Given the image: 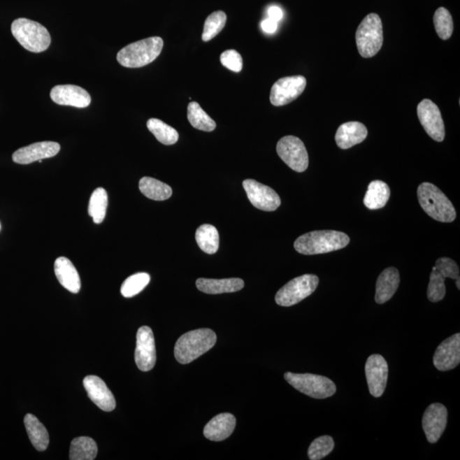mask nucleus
Wrapping results in <instances>:
<instances>
[{"label":"nucleus","instance_id":"f257e3e1","mask_svg":"<svg viewBox=\"0 0 460 460\" xmlns=\"http://www.w3.org/2000/svg\"><path fill=\"white\" fill-rule=\"evenodd\" d=\"M350 241V237L344 232L318 230L299 237L295 240L294 248L303 255L324 254L346 247Z\"/></svg>","mask_w":460,"mask_h":460},{"label":"nucleus","instance_id":"f03ea898","mask_svg":"<svg viewBox=\"0 0 460 460\" xmlns=\"http://www.w3.org/2000/svg\"><path fill=\"white\" fill-rule=\"evenodd\" d=\"M216 342L217 335L213 330L201 329L190 331L178 338L175 345V358L179 364H189L209 352Z\"/></svg>","mask_w":460,"mask_h":460},{"label":"nucleus","instance_id":"7ed1b4c3","mask_svg":"<svg viewBox=\"0 0 460 460\" xmlns=\"http://www.w3.org/2000/svg\"><path fill=\"white\" fill-rule=\"evenodd\" d=\"M421 208L429 216L442 223H452L456 218L453 204L443 191L431 182H422L417 190Z\"/></svg>","mask_w":460,"mask_h":460},{"label":"nucleus","instance_id":"20e7f679","mask_svg":"<svg viewBox=\"0 0 460 460\" xmlns=\"http://www.w3.org/2000/svg\"><path fill=\"white\" fill-rule=\"evenodd\" d=\"M163 46L161 37L144 38L120 50L117 54V61L123 67L142 68L153 62L161 55Z\"/></svg>","mask_w":460,"mask_h":460},{"label":"nucleus","instance_id":"39448f33","mask_svg":"<svg viewBox=\"0 0 460 460\" xmlns=\"http://www.w3.org/2000/svg\"><path fill=\"white\" fill-rule=\"evenodd\" d=\"M11 33L23 48L41 53L49 48L52 38L45 27L37 22L18 18L11 25Z\"/></svg>","mask_w":460,"mask_h":460},{"label":"nucleus","instance_id":"423d86ee","mask_svg":"<svg viewBox=\"0 0 460 460\" xmlns=\"http://www.w3.org/2000/svg\"><path fill=\"white\" fill-rule=\"evenodd\" d=\"M356 41L361 56L370 58L379 53L383 45V25L379 15L371 13L359 25Z\"/></svg>","mask_w":460,"mask_h":460},{"label":"nucleus","instance_id":"0eeeda50","mask_svg":"<svg viewBox=\"0 0 460 460\" xmlns=\"http://www.w3.org/2000/svg\"><path fill=\"white\" fill-rule=\"evenodd\" d=\"M284 378L292 387L312 398H329L337 391L334 382L317 374L286 373Z\"/></svg>","mask_w":460,"mask_h":460},{"label":"nucleus","instance_id":"6e6552de","mask_svg":"<svg viewBox=\"0 0 460 460\" xmlns=\"http://www.w3.org/2000/svg\"><path fill=\"white\" fill-rule=\"evenodd\" d=\"M319 278L315 275H303L290 280L280 288L275 295V302L280 306L297 305L317 290Z\"/></svg>","mask_w":460,"mask_h":460},{"label":"nucleus","instance_id":"1a4fd4ad","mask_svg":"<svg viewBox=\"0 0 460 460\" xmlns=\"http://www.w3.org/2000/svg\"><path fill=\"white\" fill-rule=\"evenodd\" d=\"M276 151L279 157L297 173H303L309 166V155L306 148L297 136H284L278 142Z\"/></svg>","mask_w":460,"mask_h":460},{"label":"nucleus","instance_id":"9d476101","mask_svg":"<svg viewBox=\"0 0 460 460\" xmlns=\"http://www.w3.org/2000/svg\"><path fill=\"white\" fill-rule=\"evenodd\" d=\"M307 81L301 76L284 77L271 88V103L275 107L284 106L297 99L305 91Z\"/></svg>","mask_w":460,"mask_h":460},{"label":"nucleus","instance_id":"9b49d317","mask_svg":"<svg viewBox=\"0 0 460 460\" xmlns=\"http://www.w3.org/2000/svg\"><path fill=\"white\" fill-rule=\"evenodd\" d=\"M417 113L424 131L436 142H443L445 138V127L440 109L430 99H424L418 105Z\"/></svg>","mask_w":460,"mask_h":460},{"label":"nucleus","instance_id":"f8f14e48","mask_svg":"<svg viewBox=\"0 0 460 460\" xmlns=\"http://www.w3.org/2000/svg\"><path fill=\"white\" fill-rule=\"evenodd\" d=\"M243 187L249 201L257 209L265 212H274L282 204L278 194L271 187L262 185L253 179L245 180Z\"/></svg>","mask_w":460,"mask_h":460},{"label":"nucleus","instance_id":"ddd939ff","mask_svg":"<svg viewBox=\"0 0 460 460\" xmlns=\"http://www.w3.org/2000/svg\"><path fill=\"white\" fill-rule=\"evenodd\" d=\"M135 361L143 372L150 371L156 364V349L153 331L150 326L140 327L136 333Z\"/></svg>","mask_w":460,"mask_h":460},{"label":"nucleus","instance_id":"4468645a","mask_svg":"<svg viewBox=\"0 0 460 460\" xmlns=\"http://www.w3.org/2000/svg\"><path fill=\"white\" fill-rule=\"evenodd\" d=\"M365 373L370 394L374 397H380L387 385V361L380 354H372L366 362Z\"/></svg>","mask_w":460,"mask_h":460},{"label":"nucleus","instance_id":"2eb2a0df","mask_svg":"<svg viewBox=\"0 0 460 460\" xmlns=\"http://www.w3.org/2000/svg\"><path fill=\"white\" fill-rule=\"evenodd\" d=\"M447 424V409L440 403L430 405L424 413L422 426L428 442H438Z\"/></svg>","mask_w":460,"mask_h":460},{"label":"nucleus","instance_id":"dca6fc26","mask_svg":"<svg viewBox=\"0 0 460 460\" xmlns=\"http://www.w3.org/2000/svg\"><path fill=\"white\" fill-rule=\"evenodd\" d=\"M50 99L58 105L79 108H87L92 102L89 93L75 85H56L50 91Z\"/></svg>","mask_w":460,"mask_h":460},{"label":"nucleus","instance_id":"f3484780","mask_svg":"<svg viewBox=\"0 0 460 460\" xmlns=\"http://www.w3.org/2000/svg\"><path fill=\"white\" fill-rule=\"evenodd\" d=\"M459 362L460 334L456 333L445 339L436 349L433 364L439 371L447 372L455 368Z\"/></svg>","mask_w":460,"mask_h":460},{"label":"nucleus","instance_id":"a211bd4d","mask_svg":"<svg viewBox=\"0 0 460 460\" xmlns=\"http://www.w3.org/2000/svg\"><path fill=\"white\" fill-rule=\"evenodd\" d=\"M60 150V144L56 142L33 143L15 151L13 159L15 163L29 165L35 161L54 157L59 153Z\"/></svg>","mask_w":460,"mask_h":460},{"label":"nucleus","instance_id":"6ab92c4d","mask_svg":"<svg viewBox=\"0 0 460 460\" xmlns=\"http://www.w3.org/2000/svg\"><path fill=\"white\" fill-rule=\"evenodd\" d=\"M84 387L89 399L103 411L111 412L116 407L114 395L101 378L89 375L84 379Z\"/></svg>","mask_w":460,"mask_h":460},{"label":"nucleus","instance_id":"aec40b11","mask_svg":"<svg viewBox=\"0 0 460 460\" xmlns=\"http://www.w3.org/2000/svg\"><path fill=\"white\" fill-rule=\"evenodd\" d=\"M236 426V419L231 413H220L210 419L204 428L206 438L221 442L231 436Z\"/></svg>","mask_w":460,"mask_h":460},{"label":"nucleus","instance_id":"412c9836","mask_svg":"<svg viewBox=\"0 0 460 460\" xmlns=\"http://www.w3.org/2000/svg\"><path fill=\"white\" fill-rule=\"evenodd\" d=\"M368 134V129L364 124L358 122H346L338 127L335 141L341 150H348L364 142Z\"/></svg>","mask_w":460,"mask_h":460},{"label":"nucleus","instance_id":"4be33fe9","mask_svg":"<svg viewBox=\"0 0 460 460\" xmlns=\"http://www.w3.org/2000/svg\"><path fill=\"white\" fill-rule=\"evenodd\" d=\"M55 274L62 287L72 294H78L81 287L79 273L67 257H60L54 265Z\"/></svg>","mask_w":460,"mask_h":460},{"label":"nucleus","instance_id":"5701e85b","mask_svg":"<svg viewBox=\"0 0 460 460\" xmlns=\"http://www.w3.org/2000/svg\"><path fill=\"white\" fill-rule=\"evenodd\" d=\"M400 285V273L397 268L389 267L381 273L376 283L375 301L379 305L388 302L396 294Z\"/></svg>","mask_w":460,"mask_h":460},{"label":"nucleus","instance_id":"b1692460","mask_svg":"<svg viewBox=\"0 0 460 460\" xmlns=\"http://www.w3.org/2000/svg\"><path fill=\"white\" fill-rule=\"evenodd\" d=\"M245 286L244 280L240 278L229 279H206L200 278L196 280V287L199 290L208 294H229L240 291Z\"/></svg>","mask_w":460,"mask_h":460},{"label":"nucleus","instance_id":"393cba45","mask_svg":"<svg viewBox=\"0 0 460 460\" xmlns=\"http://www.w3.org/2000/svg\"><path fill=\"white\" fill-rule=\"evenodd\" d=\"M391 197V189L387 183L375 180L370 182L365 194L364 203L369 210L383 208Z\"/></svg>","mask_w":460,"mask_h":460},{"label":"nucleus","instance_id":"a878e982","mask_svg":"<svg viewBox=\"0 0 460 460\" xmlns=\"http://www.w3.org/2000/svg\"><path fill=\"white\" fill-rule=\"evenodd\" d=\"M27 435L34 447L38 451H45L48 447L50 436L48 430L36 417L27 413L24 418Z\"/></svg>","mask_w":460,"mask_h":460},{"label":"nucleus","instance_id":"bb28decb","mask_svg":"<svg viewBox=\"0 0 460 460\" xmlns=\"http://www.w3.org/2000/svg\"><path fill=\"white\" fill-rule=\"evenodd\" d=\"M139 189L150 200L162 201L168 200L173 196V189L157 179L144 177L139 182Z\"/></svg>","mask_w":460,"mask_h":460},{"label":"nucleus","instance_id":"cd10ccee","mask_svg":"<svg viewBox=\"0 0 460 460\" xmlns=\"http://www.w3.org/2000/svg\"><path fill=\"white\" fill-rule=\"evenodd\" d=\"M196 240L199 247L208 254H214L220 247V233L213 225L200 226L196 230Z\"/></svg>","mask_w":460,"mask_h":460},{"label":"nucleus","instance_id":"c85d7f7f","mask_svg":"<svg viewBox=\"0 0 460 460\" xmlns=\"http://www.w3.org/2000/svg\"><path fill=\"white\" fill-rule=\"evenodd\" d=\"M97 454V445L94 440L81 436L73 439L70 446L69 459L71 460H93Z\"/></svg>","mask_w":460,"mask_h":460},{"label":"nucleus","instance_id":"c756f323","mask_svg":"<svg viewBox=\"0 0 460 460\" xmlns=\"http://www.w3.org/2000/svg\"><path fill=\"white\" fill-rule=\"evenodd\" d=\"M147 127L156 139L165 145H173L178 141V132L161 120L154 118L149 120Z\"/></svg>","mask_w":460,"mask_h":460},{"label":"nucleus","instance_id":"7c9ffc66","mask_svg":"<svg viewBox=\"0 0 460 460\" xmlns=\"http://www.w3.org/2000/svg\"><path fill=\"white\" fill-rule=\"evenodd\" d=\"M108 194L103 188H97L89 199L88 213L95 224L103 223L108 208Z\"/></svg>","mask_w":460,"mask_h":460},{"label":"nucleus","instance_id":"2f4dec72","mask_svg":"<svg viewBox=\"0 0 460 460\" xmlns=\"http://www.w3.org/2000/svg\"><path fill=\"white\" fill-rule=\"evenodd\" d=\"M188 120L191 126L198 130L208 132L215 130V122L196 102H191L188 105Z\"/></svg>","mask_w":460,"mask_h":460},{"label":"nucleus","instance_id":"473e14b6","mask_svg":"<svg viewBox=\"0 0 460 460\" xmlns=\"http://www.w3.org/2000/svg\"><path fill=\"white\" fill-rule=\"evenodd\" d=\"M150 282L147 273H138L128 278L122 284L120 292L124 298H132L141 292Z\"/></svg>","mask_w":460,"mask_h":460},{"label":"nucleus","instance_id":"72a5a7b5","mask_svg":"<svg viewBox=\"0 0 460 460\" xmlns=\"http://www.w3.org/2000/svg\"><path fill=\"white\" fill-rule=\"evenodd\" d=\"M446 276L442 272L436 270L435 266L432 268L427 290V297L432 303L440 302L446 295L445 280Z\"/></svg>","mask_w":460,"mask_h":460},{"label":"nucleus","instance_id":"f704fd0d","mask_svg":"<svg viewBox=\"0 0 460 460\" xmlns=\"http://www.w3.org/2000/svg\"><path fill=\"white\" fill-rule=\"evenodd\" d=\"M226 22H227V15L224 11L218 10L210 14L205 22L202 40L208 42L215 38L224 29Z\"/></svg>","mask_w":460,"mask_h":460},{"label":"nucleus","instance_id":"c9c22d12","mask_svg":"<svg viewBox=\"0 0 460 460\" xmlns=\"http://www.w3.org/2000/svg\"><path fill=\"white\" fill-rule=\"evenodd\" d=\"M434 25L436 33L443 41H447L454 32V22L452 15L445 8L440 7L436 10Z\"/></svg>","mask_w":460,"mask_h":460},{"label":"nucleus","instance_id":"e433bc0d","mask_svg":"<svg viewBox=\"0 0 460 460\" xmlns=\"http://www.w3.org/2000/svg\"><path fill=\"white\" fill-rule=\"evenodd\" d=\"M334 446V440L331 436H319L310 444L308 455L311 460H321L332 453Z\"/></svg>","mask_w":460,"mask_h":460},{"label":"nucleus","instance_id":"4c0bfd02","mask_svg":"<svg viewBox=\"0 0 460 460\" xmlns=\"http://www.w3.org/2000/svg\"><path fill=\"white\" fill-rule=\"evenodd\" d=\"M221 64L233 72L239 73L243 68V60L240 54L235 50H225L221 54Z\"/></svg>","mask_w":460,"mask_h":460},{"label":"nucleus","instance_id":"58836bf2","mask_svg":"<svg viewBox=\"0 0 460 460\" xmlns=\"http://www.w3.org/2000/svg\"><path fill=\"white\" fill-rule=\"evenodd\" d=\"M435 268L446 276L453 280L459 279V268L453 259L448 257H440L436 260Z\"/></svg>","mask_w":460,"mask_h":460},{"label":"nucleus","instance_id":"ea45409f","mask_svg":"<svg viewBox=\"0 0 460 460\" xmlns=\"http://www.w3.org/2000/svg\"><path fill=\"white\" fill-rule=\"evenodd\" d=\"M261 27L267 34H274L278 29V22L271 20L270 18L265 19L261 22Z\"/></svg>","mask_w":460,"mask_h":460},{"label":"nucleus","instance_id":"a19ab883","mask_svg":"<svg viewBox=\"0 0 460 460\" xmlns=\"http://www.w3.org/2000/svg\"><path fill=\"white\" fill-rule=\"evenodd\" d=\"M268 18L276 22L282 20L283 17V11L278 6H271L268 10Z\"/></svg>","mask_w":460,"mask_h":460},{"label":"nucleus","instance_id":"79ce46f5","mask_svg":"<svg viewBox=\"0 0 460 460\" xmlns=\"http://www.w3.org/2000/svg\"><path fill=\"white\" fill-rule=\"evenodd\" d=\"M460 279L456 280V286H457L458 289H460V285H459Z\"/></svg>","mask_w":460,"mask_h":460},{"label":"nucleus","instance_id":"37998d69","mask_svg":"<svg viewBox=\"0 0 460 460\" xmlns=\"http://www.w3.org/2000/svg\"><path fill=\"white\" fill-rule=\"evenodd\" d=\"M0 229H1V225H0Z\"/></svg>","mask_w":460,"mask_h":460}]
</instances>
